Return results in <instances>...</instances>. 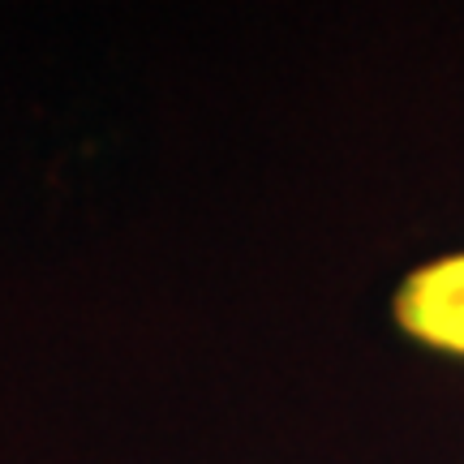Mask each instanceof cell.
Instances as JSON below:
<instances>
[{
    "mask_svg": "<svg viewBox=\"0 0 464 464\" xmlns=\"http://www.w3.org/2000/svg\"><path fill=\"white\" fill-rule=\"evenodd\" d=\"M392 318L417 344L464 357V249L413 266L392 297Z\"/></svg>",
    "mask_w": 464,
    "mask_h": 464,
    "instance_id": "cell-1",
    "label": "cell"
}]
</instances>
